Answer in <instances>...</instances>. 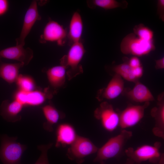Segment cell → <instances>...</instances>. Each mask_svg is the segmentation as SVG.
<instances>
[{"instance_id": "obj_27", "label": "cell", "mask_w": 164, "mask_h": 164, "mask_svg": "<svg viewBox=\"0 0 164 164\" xmlns=\"http://www.w3.org/2000/svg\"><path fill=\"white\" fill-rule=\"evenodd\" d=\"M157 13L159 17L162 21H164V0H159L157 4Z\"/></svg>"}, {"instance_id": "obj_29", "label": "cell", "mask_w": 164, "mask_h": 164, "mask_svg": "<svg viewBox=\"0 0 164 164\" xmlns=\"http://www.w3.org/2000/svg\"><path fill=\"white\" fill-rule=\"evenodd\" d=\"M128 63L132 68L142 66L140 59L138 57L136 56L132 57L129 59Z\"/></svg>"}, {"instance_id": "obj_23", "label": "cell", "mask_w": 164, "mask_h": 164, "mask_svg": "<svg viewBox=\"0 0 164 164\" xmlns=\"http://www.w3.org/2000/svg\"><path fill=\"white\" fill-rule=\"evenodd\" d=\"M132 68L128 63H123L114 66L112 70L115 74L120 76L123 79L135 83L138 81L134 77Z\"/></svg>"}, {"instance_id": "obj_12", "label": "cell", "mask_w": 164, "mask_h": 164, "mask_svg": "<svg viewBox=\"0 0 164 164\" xmlns=\"http://www.w3.org/2000/svg\"><path fill=\"white\" fill-rule=\"evenodd\" d=\"M20 45L9 47L0 51V59L5 58L18 61L24 65L28 64L33 56V50L29 47L25 48Z\"/></svg>"}, {"instance_id": "obj_8", "label": "cell", "mask_w": 164, "mask_h": 164, "mask_svg": "<svg viewBox=\"0 0 164 164\" xmlns=\"http://www.w3.org/2000/svg\"><path fill=\"white\" fill-rule=\"evenodd\" d=\"M149 104L147 102L141 105L128 106L119 113V126L122 129H126L136 125L143 117L145 110Z\"/></svg>"}, {"instance_id": "obj_3", "label": "cell", "mask_w": 164, "mask_h": 164, "mask_svg": "<svg viewBox=\"0 0 164 164\" xmlns=\"http://www.w3.org/2000/svg\"><path fill=\"white\" fill-rule=\"evenodd\" d=\"M0 159L3 164H22L21 158L26 146L17 142V137L4 134L0 136Z\"/></svg>"}, {"instance_id": "obj_16", "label": "cell", "mask_w": 164, "mask_h": 164, "mask_svg": "<svg viewBox=\"0 0 164 164\" xmlns=\"http://www.w3.org/2000/svg\"><path fill=\"white\" fill-rule=\"evenodd\" d=\"M24 105L16 99L12 101L6 100L2 103L0 108V114L6 121L12 122L20 121V114Z\"/></svg>"}, {"instance_id": "obj_20", "label": "cell", "mask_w": 164, "mask_h": 164, "mask_svg": "<svg viewBox=\"0 0 164 164\" xmlns=\"http://www.w3.org/2000/svg\"><path fill=\"white\" fill-rule=\"evenodd\" d=\"M24 65L22 63H2L0 64V77L9 84L15 82L19 69Z\"/></svg>"}, {"instance_id": "obj_31", "label": "cell", "mask_w": 164, "mask_h": 164, "mask_svg": "<svg viewBox=\"0 0 164 164\" xmlns=\"http://www.w3.org/2000/svg\"><path fill=\"white\" fill-rule=\"evenodd\" d=\"M155 68L157 70L162 69L164 68V57L155 60Z\"/></svg>"}, {"instance_id": "obj_15", "label": "cell", "mask_w": 164, "mask_h": 164, "mask_svg": "<svg viewBox=\"0 0 164 164\" xmlns=\"http://www.w3.org/2000/svg\"><path fill=\"white\" fill-rule=\"evenodd\" d=\"M74 127L67 123H62L57 126L56 131L55 146L57 148L70 145L77 136Z\"/></svg>"}, {"instance_id": "obj_30", "label": "cell", "mask_w": 164, "mask_h": 164, "mask_svg": "<svg viewBox=\"0 0 164 164\" xmlns=\"http://www.w3.org/2000/svg\"><path fill=\"white\" fill-rule=\"evenodd\" d=\"M132 71L134 77L137 80L141 77L143 74V69L142 66L133 68Z\"/></svg>"}, {"instance_id": "obj_13", "label": "cell", "mask_w": 164, "mask_h": 164, "mask_svg": "<svg viewBox=\"0 0 164 164\" xmlns=\"http://www.w3.org/2000/svg\"><path fill=\"white\" fill-rule=\"evenodd\" d=\"M124 88V83L123 78L115 73L107 86L98 91L97 98L99 101L104 99H114L122 93Z\"/></svg>"}, {"instance_id": "obj_11", "label": "cell", "mask_w": 164, "mask_h": 164, "mask_svg": "<svg viewBox=\"0 0 164 164\" xmlns=\"http://www.w3.org/2000/svg\"><path fill=\"white\" fill-rule=\"evenodd\" d=\"M41 19L38 11L37 2L33 1L25 14L20 36L16 39V45L24 46L25 39L33 26L37 21Z\"/></svg>"}, {"instance_id": "obj_34", "label": "cell", "mask_w": 164, "mask_h": 164, "mask_svg": "<svg viewBox=\"0 0 164 164\" xmlns=\"http://www.w3.org/2000/svg\"><path fill=\"white\" fill-rule=\"evenodd\" d=\"M100 164H105L104 163V162H100Z\"/></svg>"}, {"instance_id": "obj_18", "label": "cell", "mask_w": 164, "mask_h": 164, "mask_svg": "<svg viewBox=\"0 0 164 164\" xmlns=\"http://www.w3.org/2000/svg\"><path fill=\"white\" fill-rule=\"evenodd\" d=\"M126 94L131 100L136 102L145 103L155 100L149 89L138 80L135 83L133 88L127 92Z\"/></svg>"}, {"instance_id": "obj_26", "label": "cell", "mask_w": 164, "mask_h": 164, "mask_svg": "<svg viewBox=\"0 0 164 164\" xmlns=\"http://www.w3.org/2000/svg\"><path fill=\"white\" fill-rule=\"evenodd\" d=\"M53 144L52 143H50L38 146V149L41 151V154L34 164H49L47 157V152L52 147Z\"/></svg>"}, {"instance_id": "obj_14", "label": "cell", "mask_w": 164, "mask_h": 164, "mask_svg": "<svg viewBox=\"0 0 164 164\" xmlns=\"http://www.w3.org/2000/svg\"><path fill=\"white\" fill-rule=\"evenodd\" d=\"M156 106L152 108L150 114L154 118L155 125L152 130L154 135L158 137L164 138V95L163 92L157 97Z\"/></svg>"}, {"instance_id": "obj_10", "label": "cell", "mask_w": 164, "mask_h": 164, "mask_svg": "<svg viewBox=\"0 0 164 164\" xmlns=\"http://www.w3.org/2000/svg\"><path fill=\"white\" fill-rule=\"evenodd\" d=\"M67 35V31L62 25L50 19L44 28L39 41L42 43L54 42L62 46L65 43Z\"/></svg>"}, {"instance_id": "obj_28", "label": "cell", "mask_w": 164, "mask_h": 164, "mask_svg": "<svg viewBox=\"0 0 164 164\" xmlns=\"http://www.w3.org/2000/svg\"><path fill=\"white\" fill-rule=\"evenodd\" d=\"M9 2L7 0H0V16L5 14L8 10Z\"/></svg>"}, {"instance_id": "obj_19", "label": "cell", "mask_w": 164, "mask_h": 164, "mask_svg": "<svg viewBox=\"0 0 164 164\" xmlns=\"http://www.w3.org/2000/svg\"><path fill=\"white\" fill-rule=\"evenodd\" d=\"M42 109L46 120L43 124V128L48 132H52L53 130V125L62 118L63 116L62 113L50 103L43 106Z\"/></svg>"}, {"instance_id": "obj_21", "label": "cell", "mask_w": 164, "mask_h": 164, "mask_svg": "<svg viewBox=\"0 0 164 164\" xmlns=\"http://www.w3.org/2000/svg\"><path fill=\"white\" fill-rule=\"evenodd\" d=\"M83 29V24L80 14L76 12L73 14L69 25L67 37L72 43L80 41Z\"/></svg>"}, {"instance_id": "obj_17", "label": "cell", "mask_w": 164, "mask_h": 164, "mask_svg": "<svg viewBox=\"0 0 164 164\" xmlns=\"http://www.w3.org/2000/svg\"><path fill=\"white\" fill-rule=\"evenodd\" d=\"M48 82L55 93L65 84L66 70L63 66L60 65L50 67L46 71Z\"/></svg>"}, {"instance_id": "obj_22", "label": "cell", "mask_w": 164, "mask_h": 164, "mask_svg": "<svg viewBox=\"0 0 164 164\" xmlns=\"http://www.w3.org/2000/svg\"><path fill=\"white\" fill-rule=\"evenodd\" d=\"M90 2V6L99 7L106 10L118 8H125L128 4L125 1L119 2L115 0H93Z\"/></svg>"}, {"instance_id": "obj_6", "label": "cell", "mask_w": 164, "mask_h": 164, "mask_svg": "<svg viewBox=\"0 0 164 164\" xmlns=\"http://www.w3.org/2000/svg\"><path fill=\"white\" fill-rule=\"evenodd\" d=\"M95 118L101 122L107 131L112 132L119 126V114L114 109L112 105L106 101L102 102L94 111Z\"/></svg>"}, {"instance_id": "obj_2", "label": "cell", "mask_w": 164, "mask_h": 164, "mask_svg": "<svg viewBox=\"0 0 164 164\" xmlns=\"http://www.w3.org/2000/svg\"><path fill=\"white\" fill-rule=\"evenodd\" d=\"M85 53L84 46L80 41L74 43L67 54L60 59V64L65 68L67 76L69 80L83 73L80 62Z\"/></svg>"}, {"instance_id": "obj_24", "label": "cell", "mask_w": 164, "mask_h": 164, "mask_svg": "<svg viewBox=\"0 0 164 164\" xmlns=\"http://www.w3.org/2000/svg\"><path fill=\"white\" fill-rule=\"evenodd\" d=\"M15 83L19 90L21 91L29 92L36 89L34 80L28 75L19 74Z\"/></svg>"}, {"instance_id": "obj_1", "label": "cell", "mask_w": 164, "mask_h": 164, "mask_svg": "<svg viewBox=\"0 0 164 164\" xmlns=\"http://www.w3.org/2000/svg\"><path fill=\"white\" fill-rule=\"evenodd\" d=\"M132 136V132L122 129L119 134L111 138L98 148L94 162L100 163L109 159L119 157L122 153L127 142Z\"/></svg>"}, {"instance_id": "obj_33", "label": "cell", "mask_w": 164, "mask_h": 164, "mask_svg": "<svg viewBox=\"0 0 164 164\" xmlns=\"http://www.w3.org/2000/svg\"><path fill=\"white\" fill-rule=\"evenodd\" d=\"M155 164H164V154L162 153L160 159L159 161Z\"/></svg>"}, {"instance_id": "obj_32", "label": "cell", "mask_w": 164, "mask_h": 164, "mask_svg": "<svg viewBox=\"0 0 164 164\" xmlns=\"http://www.w3.org/2000/svg\"><path fill=\"white\" fill-rule=\"evenodd\" d=\"M123 164H141L136 163L131 159L128 158L126 162Z\"/></svg>"}, {"instance_id": "obj_9", "label": "cell", "mask_w": 164, "mask_h": 164, "mask_svg": "<svg viewBox=\"0 0 164 164\" xmlns=\"http://www.w3.org/2000/svg\"><path fill=\"white\" fill-rule=\"evenodd\" d=\"M55 93L51 92L49 88H46L43 90L36 89L29 92L19 90L15 95V99L20 102L24 106H39L47 100L52 98Z\"/></svg>"}, {"instance_id": "obj_4", "label": "cell", "mask_w": 164, "mask_h": 164, "mask_svg": "<svg viewBox=\"0 0 164 164\" xmlns=\"http://www.w3.org/2000/svg\"><path fill=\"white\" fill-rule=\"evenodd\" d=\"M153 41H147L139 38L133 33L126 35L120 44V50L123 54L141 56L149 54L155 49Z\"/></svg>"}, {"instance_id": "obj_7", "label": "cell", "mask_w": 164, "mask_h": 164, "mask_svg": "<svg viewBox=\"0 0 164 164\" xmlns=\"http://www.w3.org/2000/svg\"><path fill=\"white\" fill-rule=\"evenodd\" d=\"M98 149L89 138L78 135L68 149L67 155L70 159L80 163L86 157L97 152Z\"/></svg>"}, {"instance_id": "obj_25", "label": "cell", "mask_w": 164, "mask_h": 164, "mask_svg": "<svg viewBox=\"0 0 164 164\" xmlns=\"http://www.w3.org/2000/svg\"><path fill=\"white\" fill-rule=\"evenodd\" d=\"M133 29V33L141 39L147 41L153 40V32L143 24L140 23L135 25Z\"/></svg>"}, {"instance_id": "obj_5", "label": "cell", "mask_w": 164, "mask_h": 164, "mask_svg": "<svg viewBox=\"0 0 164 164\" xmlns=\"http://www.w3.org/2000/svg\"><path fill=\"white\" fill-rule=\"evenodd\" d=\"M161 144L156 142L153 145H144L134 149L129 147L125 149V152L128 158L135 162L141 164L148 161L155 164L159 160L162 153L160 152Z\"/></svg>"}]
</instances>
